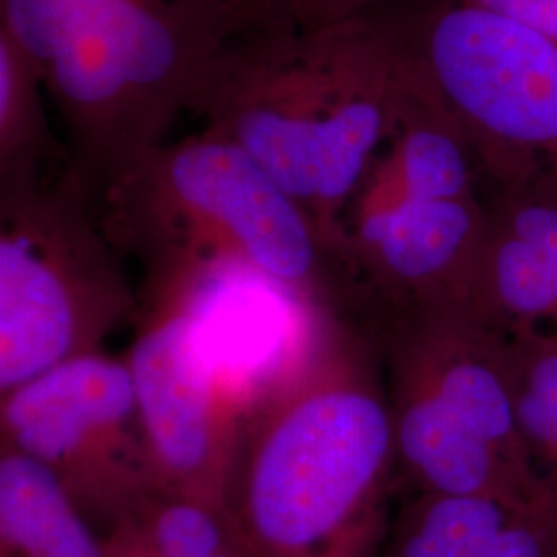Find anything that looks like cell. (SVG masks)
<instances>
[{"label": "cell", "mask_w": 557, "mask_h": 557, "mask_svg": "<svg viewBox=\"0 0 557 557\" xmlns=\"http://www.w3.org/2000/svg\"><path fill=\"white\" fill-rule=\"evenodd\" d=\"M400 85L384 9L314 29L262 25L242 34L190 112L259 161L349 264L347 213L393 135Z\"/></svg>", "instance_id": "1"}, {"label": "cell", "mask_w": 557, "mask_h": 557, "mask_svg": "<svg viewBox=\"0 0 557 557\" xmlns=\"http://www.w3.org/2000/svg\"><path fill=\"white\" fill-rule=\"evenodd\" d=\"M395 462L372 349L326 314L242 430L225 506L250 557H372Z\"/></svg>", "instance_id": "2"}, {"label": "cell", "mask_w": 557, "mask_h": 557, "mask_svg": "<svg viewBox=\"0 0 557 557\" xmlns=\"http://www.w3.org/2000/svg\"><path fill=\"white\" fill-rule=\"evenodd\" d=\"M259 0H0V29L40 69L91 190L165 140Z\"/></svg>", "instance_id": "3"}, {"label": "cell", "mask_w": 557, "mask_h": 557, "mask_svg": "<svg viewBox=\"0 0 557 557\" xmlns=\"http://www.w3.org/2000/svg\"><path fill=\"white\" fill-rule=\"evenodd\" d=\"M94 197L108 238L143 259L151 285L238 271L326 301L347 264L259 161L209 128L122 163Z\"/></svg>", "instance_id": "4"}, {"label": "cell", "mask_w": 557, "mask_h": 557, "mask_svg": "<svg viewBox=\"0 0 557 557\" xmlns=\"http://www.w3.org/2000/svg\"><path fill=\"white\" fill-rule=\"evenodd\" d=\"M391 20L405 79L457 126L496 193H557V41L458 0Z\"/></svg>", "instance_id": "5"}, {"label": "cell", "mask_w": 557, "mask_h": 557, "mask_svg": "<svg viewBox=\"0 0 557 557\" xmlns=\"http://www.w3.org/2000/svg\"><path fill=\"white\" fill-rule=\"evenodd\" d=\"M91 197L73 168L0 186V395L101 351L139 310Z\"/></svg>", "instance_id": "6"}, {"label": "cell", "mask_w": 557, "mask_h": 557, "mask_svg": "<svg viewBox=\"0 0 557 557\" xmlns=\"http://www.w3.org/2000/svg\"><path fill=\"white\" fill-rule=\"evenodd\" d=\"M0 440L46 467L103 535L158 492L124 358L81 356L0 395Z\"/></svg>", "instance_id": "7"}, {"label": "cell", "mask_w": 557, "mask_h": 557, "mask_svg": "<svg viewBox=\"0 0 557 557\" xmlns=\"http://www.w3.org/2000/svg\"><path fill=\"white\" fill-rule=\"evenodd\" d=\"M199 283L151 285V312L124 359L158 492L225 506L242 428L200 333Z\"/></svg>", "instance_id": "8"}, {"label": "cell", "mask_w": 557, "mask_h": 557, "mask_svg": "<svg viewBox=\"0 0 557 557\" xmlns=\"http://www.w3.org/2000/svg\"><path fill=\"white\" fill-rule=\"evenodd\" d=\"M487 234V202L398 199L347 213V260L411 310L462 312Z\"/></svg>", "instance_id": "9"}, {"label": "cell", "mask_w": 557, "mask_h": 557, "mask_svg": "<svg viewBox=\"0 0 557 557\" xmlns=\"http://www.w3.org/2000/svg\"><path fill=\"white\" fill-rule=\"evenodd\" d=\"M391 370L421 382L458 425L518 469L539 471L520 434L508 333L462 312L411 310Z\"/></svg>", "instance_id": "10"}, {"label": "cell", "mask_w": 557, "mask_h": 557, "mask_svg": "<svg viewBox=\"0 0 557 557\" xmlns=\"http://www.w3.org/2000/svg\"><path fill=\"white\" fill-rule=\"evenodd\" d=\"M462 314L508 335L557 333V193H496Z\"/></svg>", "instance_id": "11"}, {"label": "cell", "mask_w": 557, "mask_h": 557, "mask_svg": "<svg viewBox=\"0 0 557 557\" xmlns=\"http://www.w3.org/2000/svg\"><path fill=\"white\" fill-rule=\"evenodd\" d=\"M384 557H557V490L531 499L421 492Z\"/></svg>", "instance_id": "12"}, {"label": "cell", "mask_w": 557, "mask_h": 557, "mask_svg": "<svg viewBox=\"0 0 557 557\" xmlns=\"http://www.w3.org/2000/svg\"><path fill=\"white\" fill-rule=\"evenodd\" d=\"M400 77L397 122L388 151L372 163L351 207L398 199L478 197L479 168L469 143L405 79L403 69Z\"/></svg>", "instance_id": "13"}, {"label": "cell", "mask_w": 557, "mask_h": 557, "mask_svg": "<svg viewBox=\"0 0 557 557\" xmlns=\"http://www.w3.org/2000/svg\"><path fill=\"white\" fill-rule=\"evenodd\" d=\"M0 557H103V539L57 478L0 450Z\"/></svg>", "instance_id": "14"}, {"label": "cell", "mask_w": 557, "mask_h": 557, "mask_svg": "<svg viewBox=\"0 0 557 557\" xmlns=\"http://www.w3.org/2000/svg\"><path fill=\"white\" fill-rule=\"evenodd\" d=\"M103 557H250L225 506L153 492L101 535Z\"/></svg>", "instance_id": "15"}, {"label": "cell", "mask_w": 557, "mask_h": 557, "mask_svg": "<svg viewBox=\"0 0 557 557\" xmlns=\"http://www.w3.org/2000/svg\"><path fill=\"white\" fill-rule=\"evenodd\" d=\"M38 64L0 29V186L41 180L54 151Z\"/></svg>", "instance_id": "16"}, {"label": "cell", "mask_w": 557, "mask_h": 557, "mask_svg": "<svg viewBox=\"0 0 557 557\" xmlns=\"http://www.w3.org/2000/svg\"><path fill=\"white\" fill-rule=\"evenodd\" d=\"M520 434L539 471L557 485V333L510 335Z\"/></svg>", "instance_id": "17"}, {"label": "cell", "mask_w": 557, "mask_h": 557, "mask_svg": "<svg viewBox=\"0 0 557 557\" xmlns=\"http://www.w3.org/2000/svg\"><path fill=\"white\" fill-rule=\"evenodd\" d=\"M388 2L391 0H259V9L262 25L314 29L376 15Z\"/></svg>", "instance_id": "18"}, {"label": "cell", "mask_w": 557, "mask_h": 557, "mask_svg": "<svg viewBox=\"0 0 557 557\" xmlns=\"http://www.w3.org/2000/svg\"><path fill=\"white\" fill-rule=\"evenodd\" d=\"M504 20L517 21L557 41V0H458Z\"/></svg>", "instance_id": "19"}]
</instances>
